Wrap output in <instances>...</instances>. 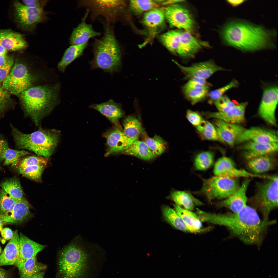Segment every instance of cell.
Returning a JSON list of instances; mask_svg holds the SVG:
<instances>
[{
	"label": "cell",
	"instance_id": "cell-57",
	"mask_svg": "<svg viewBox=\"0 0 278 278\" xmlns=\"http://www.w3.org/2000/svg\"><path fill=\"white\" fill-rule=\"evenodd\" d=\"M1 232L2 237L6 240L11 239L13 236V232L9 228L3 229Z\"/></svg>",
	"mask_w": 278,
	"mask_h": 278
},
{
	"label": "cell",
	"instance_id": "cell-19",
	"mask_svg": "<svg viewBox=\"0 0 278 278\" xmlns=\"http://www.w3.org/2000/svg\"><path fill=\"white\" fill-rule=\"evenodd\" d=\"M250 181V178H246L236 192L229 197L218 202L217 206L225 207L233 213L241 211L247 205V192Z\"/></svg>",
	"mask_w": 278,
	"mask_h": 278
},
{
	"label": "cell",
	"instance_id": "cell-4",
	"mask_svg": "<svg viewBox=\"0 0 278 278\" xmlns=\"http://www.w3.org/2000/svg\"><path fill=\"white\" fill-rule=\"evenodd\" d=\"M52 75L45 64L33 61L28 65L18 62L13 65L2 86L11 94H20L31 87L49 82Z\"/></svg>",
	"mask_w": 278,
	"mask_h": 278
},
{
	"label": "cell",
	"instance_id": "cell-44",
	"mask_svg": "<svg viewBox=\"0 0 278 278\" xmlns=\"http://www.w3.org/2000/svg\"><path fill=\"white\" fill-rule=\"evenodd\" d=\"M46 166L44 165H32L18 170L23 176L34 181H40Z\"/></svg>",
	"mask_w": 278,
	"mask_h": 278
},
{
	"label": "cell",
	"instance_id": "cell-60",
	"mask_svg": "<svg viewBox=\"0 0 278 278\" xmlns=\"http://www.w3.org/2000/svg\"><path fill=\"white\" fill-rule=\"evenodd\" d=\"M7 54L0 55V67L6 63L8 57Z\"/></svg>",
	"mask_w": 278,
	"mask_h": 278
},
{
	"label": "cell",
	"instance_id": "cell-24",
	"mask_svg": "<svg viewBox=\"0 0 278 278\" xmlns=\"http://www.w3.org/2000/svg\"><path fill=\"white\" fill-rule=\"evenodd\" d=\"M20 253L18 259L15 265L19 271L26 260L36 256L37 253L47 246L31 240L21 233L19 234Z\"/></svg>",
	"mask_w": 278,
	"mask_h": 278
},
{
	"label": "cell",
	"instance_id": "cell-54",
	"mask_svg": "<svg viewBox=\"0 0 278 278\" xmlns=\"http://www.w3.org/2000/svg\"><path fill=\"white\" fill-rule=\"evenodd\" d=\"M10 102V97L8 92L0 85V113L8 107Z\"/></svg>",
	"mask_w": 278,
	"mask_h": 278
},
{
	"label": "cell",
	"instance_id": "cell-31",
	"mask_svg": "<svg viewBox=\"0 0 278 278\" xmlns=\"http://www.w3.org/2000/svg\"><path fill=\"white\" fill-rule=\"evenodd\" d=\"M170 198L176 204L185 209L192 211L195 206H200L204 204L194 197L189 193L181 190H175L171 192Z\"/></svg>",
	"mask_w": 278,
	"mask_h": 278
},
{
	"label": "cell",
	"instance_id": "cell-1",
	"mask_svg": "<svg viewBox=\"0 0 278 278\" xmlns=\"http://www.w3.org/2000/svg\"><path fill=\"white\" fill-rule=\"evenodd\" d=\"M196 213L202 221L224 226L243 243L257 246L262 243L268 227L276 222L262 220L256 210L247 205L237 213L215 214L197 209Z\"/></svg>",
	"mask_w": 278,
	"mask_h": 278
},
{
	"label": "cell",
	"instance_id": "cell-37",
	"mask_svg": "<svg viewBox=\"0 0 278 278\" xmlns=\"http://www.w3.org/2000/svg\"><path fill=\"white\" fill-rule=\"evenodd\" d=\"M0 186L10 196L17 200L25 199L19 180L14 177L2 181Z\"/></svg>",
	"mask_w": 278,
	"mask_h": 278
},
{
	"label": "cell",
	"instance_id": "cell-16",
	"mask_svg": "<svg viewBox=\"0 0 278 278\" xmlns=\"http://www.w3.org/2000/svg\"><path fill=\"white\" fill-rule=\"evenodd\" d=\"M173 61L186 77L189 79L195 77L206 80L217 71L227 70L217 65L212 60L196 63L188 66L182 65L173 60Z\"/></svg>",
	"mask_w": 278,
	"mask_h": 278
},
{
	"label": "cell",
	"instance_id": "cell-49",
	"mask_svg": "<svg viewBox=\"0 0 278 278\" xmlns=\"http://www.w3.org/2000/svg\"><path fill=\"white\" fill-rule=\"evenodd\" d=\"M239 84L238 81L234 79L227 85L210 91L208 93L210 100L215 101L223 96L227 91L232 88L237 87Z\"/></svg>",
	"mask_w": 278,
	"mask_h": 278
},
{
	"label": "cell",
	"instance_id": "cell-13",
	"mask_svg": "<svg viewBox=\"0 0 278 278\" xmlns=\"http://www.w3.org/2000/svg\"><path fill=\"white\" fill-rule=\"evenodd\" d=\"M278 87L271 86L264 89L258 110L260 116L270 125H275V112L278 103Z\"/></svg>",
	"mask_w": 278,
	"mask_h": 278
},
{
	"label": "cell",
	"instance_id": "cell-18",
	"mask_svg": "<svg viewBox=\"0 0 278 278\" xmlns=\"http://www.w3.org/2000/svg\"><path fill=\"white\" fill-rule=\"evenodd\" d=\"M248 141L262 143H278L277 133L273 130L258 127L246 129L238 138L236 143Z\"/></svg>",
	"mask_w": 278,
	"mask_h": 278
},
{
	"label": "cell",
	"instance_id": "cell-51",
	"mask_svg": "<svg viewBox=\"0 0 278 278\" xmlns=\"http://www.w3.org/2000/svg\"><path fill=\"white\" fill-rule=\"evenodd\" d=\"M14 63L12 56H8L5 64L0 67V83H3L10 73Z\"/></svg>",
	"mask_w": 278,
	"mask_h": 278
},
{
	"label": "cell",
	"instance_id": "cell-8",
	"mask_svg": "<svg viewBox=\"0 0 278 278\" xmlns=\"http://www.w3.org/2000/svg\"><path fill=\"white\" fill-rule=\"evenodd\" d=\"M253 197L254 206L261 213L263 220L269 221L271 212L278 207V176L274 175L257 184Z\"/></svg>",
	"mask_w": 278,
	"mask_h": 278
},
{
	"label": "cell",
	"instance_id": "cell-21",
	"mask_svg": "<svg viewBox=\"0 0 278 278\" xmlns=\"http://www.w3.org/2000/svg\"><path fill=\"white\" fill-rule=\"evenodd\" d=\"M238 149L243 151V156L248 161L276 152L278 150V143H262L248 141Z\"/></svg>",
	"mask_w": 278,
	"mask_h": 278
},
{
	"label": "cell",
	"instance_id": "cell-7",
	"mask_svg": "<svg viewBox=\"0 0 278 278\" xmlns=\"http://www.w3.org/2000/svg\"><path fill=\"white\" fill-rule=\"evenodd\" d=\"M12 135L19 149H25L34 152L38 156L49 158L57 148L60 137V132L55 129L40 127L29 134L23 133L11 126Z\"/></svg>",
	"mask_w": 278,
	"mask_h": 278
},
{
	"label": "cell",
	"instance_id": "cell-5",
	"mask_svg": "<svg viewBox=\"0 0 278 278\" xmlns=\"http://www.w3.org/2000/svg\"><path fill=\"white\" fill-rule=\"evenodd\" d=\"M104 32L92 44L93 58L90 62L92 69L100 68L112 74L118 72L121 64L122 53L116 38L113 25L102 22Z\"/></svg>",
	"mask_w": 278,
	"mask_h": 278
},
{
	"label": "cell",
	"instance_id": "cell-33",
	"mask_svg": "<svg viewBox=\"0 0 278 278\" xmlns=\"http://www.w3.org/2000/svg\"><path fill=\"white\" fill-rule=\"evenodd\" d=\"M123 153L145 160H151L157 156L151 151L144 141L138 139L134 141Z\"/></svg>",
	"mask_w": 278,
	"mask_h": 278
},
{
	"label": "cell",
	"instance_id": "cell-22",
	"mask_svg": "<svg viewBox=\"0 0 278 278\" xmlns=\"http://www.w3.org/2000/svg\"><path fill=\"white\" fill-rule=\"evenodd\" d=\"M89 14L86 10L81 22L73 30L69 39L71 45H79L88 42L91 38L100 36L101 32L95 30L92 24L86 22V19Z\"/></svg>",
	"mask_w": 278,
	"mask_h": 278
},
{
	"label": "cell",
	"instance_id": "cell-15",
	"mask_svg": "<svg viewBox=\"0 0 278 278\" xmlns=\"http://www.w3.org/2000/svg\"><path fill=\"white\" fill-rule=\"evenodd\" d=\"M214 173L216 176L238 178H263L264 175L256 174L244 169L237 168L234 161L231 158L222 157L216 162L214 168Z\"/></svg>",
	"mask_w": 278,
	"mask_h": 278
},
{
	"label": "cell",
	"instance_id": "cell-61",
	"mask_svg": "<svg viewBox=\"0 0 278 278\" xmlns=\"http://www.w3.org/2000/svg\"><path fill=\"white\" fill-rule=\"evenodd\" d=\"M44 272L42 271L34 275L31 278H43Z\"/></svg>",
	"mask_w": 278,
	"mask_h": 278
},
{
	"label": "cell",
	"instance_id": "cell-39",
	"mask_svg": "<svg viewBox=\"0 0 278 278\" xmlns=\"http://www.w3.org/2000/svg\"><path fill=\"white\" fill-rule=\"evenodd\" d=\"M181 32L175 30L169 31L160 37L161 40L166 47L170 52L177 54L179 45Z\"/></svg>",
	"mask_w": 278,
	"mask_h": 278
},
{
	"label": "cell",
	"instance_id": "cell-35",
	"mask_svg": "<svg viewBox=\"0 0 278 278\" xmlns=\"http://www.w3.org/2000/svg\"><path fill=\"white\" fill-rule=\"evenodd\" d=\"M162 211L165 220L175 228L185 232L190 231L185 224L176 211L170 207L163 206Z\"/></svg>",
	"mask_w": 278,
	"mask_h": 278
},
{
	"label": "cell",
	"instance_id": "cell-53",
	"mask_svg": "<svg viewBox=\"0 0 278 278\" xmlns=\"http://www.w3.org/2000/svg\"><path fill=\"white\" fill-rule=\"evenodd\" d=\"M186 116L188 121L196 127L201 126L205 121L199 114L190 110L187 111Z\"/></svg>",
	"mask_w": 278,
	"mask_h": 278
},
{
	"label": "cell",
	"instance_id": "cell-63",
	"mask_svg": "<svg viewBox=\"0 0 278 278\" xmlns=\"http://www.w3.org/2000/svg\"><path fill=\"white\" fill-rule=\"evenodd\" d=\"M3 222L0 219V231L1 232L2 229H3Z\"/></svg>",
	"mask_w": 278,
	"mask_h": 278
},
{
	"label": "cell",
	"instance_id": "cell-2",
	"mask_svg": "<svg viewBox=\"0 0 278 278\" xmlns=\"http://www.w3.org/2000/svg\"><path fill=\"white\" fill-rule=\"evenodd\" d=\"M275 30H268L245 20L234 19L222 28L221 35L224 43L243 51H254L276 47Z\"/></svg>",
	"mask_w": 278,
	"mask_h": 278
},
{
	"label": "cell",
	"instance_id": "cell-50",
	"mask_svg": "<svg viewBox=\"0 0 278 278\" xmlns=\"http://www.w3.org/2000/svg\"><path fill=\"white\" fill-rule=\"evenodd\" d=\"M218 112H223L229 110L235 104L226 95H223L214 101Z\"/></svg>",
	"mask_w": 278,
	"mask_h": 278
},
{
	"label": "cell",
	"instance_id": "cell-48",
	"mask_svg": "<svg viewBox=\"0 0 278 278\" xmlns=\"http://www.w3.org/2000/svg\"><path fill=\"white\" fill-rule=\"evenodd\" d=\"M49 158L40 156L31 155L25 157L19 162L18 169L35 165H44L47 166Z\"/></svg>",
	"mask_w": 278,
	"mask_h": 278
},
{
	"label": "cell",
	"instance_id": "cell-3",
	"mask_svg": "<svg viewBox=\"0 0 278 278\" xmlns=\"http://www.w3.org/2000/svg\"><path fill=\"white\" fill-rule=\"evenodd\" d=\"M60 89L59 82L49 83L33 86L20 94L25 115L36 125L59 103Z\"/></svg>",
	"mask_w": 278,
	"mask_h": 278
},
{
	"label": "cell",
	"instance_id": "cell-12",
	"mask_svg": "<svg viewBox=\"0 0 278 278\" xmlns=\"http://www.w3.org/2000/svg\"><path fill=\"white\" fill-rule=\"evenodd\" d=\"M14 6L16 20L25 30L33 31L38 24L46 19V13L43 9L30 7L18 2Z\"/></svg>",
	"mask_w": 278,
	"mask_h": 278
},
{
	"label": "cell",
	"instance_id": "cell-43",
	"mask_svg": "<svg viewBox=\"0 0 278 278\" xmlns=\"http://www.w3.org/2000/svg\"><path fill=\"white\" fill-rule=\"evenodd\" d=\"M144 142L154 153L157 156L161 155L166 150L167 143L160 136L155 135L153 137L146 136Z\"/></svg>",
	"mask_w": 278,
	"mask_h": 278
},
{
	"label": "cell",
	"instance_id": "cell-28",
	"mask_svg": "<svg viewBox=\"0 0 278 278\" xmlns=\"http://www.w3.org/2000/svg\"><path fill=\"white\" fill-rule=\"evenodd\" d=\"M0 42L7 51L23 49L28 46L22 34L8 30H0Z\"/></svg>",
	"mask_w": 278,
	"mask_h": 278
},
{
	"label": "cell",
	"instance_id": "cell-34",
	"mask_svg": "<svg viewBox=\"0 0 278 278\" xmlns=\"http://www.w3.org/2000/svg\"><path fill=\"white\" fill-rule=\"evenodd\" d=\"M165 19L164 8L159 7L145 13L142 21L143 24L146 27L154 29L162 25Z\"/></svg>",
	"mask_w": 278,
	"mask_h": 278
},
{
	"label": "cell",
	"instance_id": "cell-52",
	"mask_svg": "<svg viewBox=\"0 0 278 278\" xmlns=\"http://www.w3.org/2000/svg\"><path fill=\"white\" fill-rule=\"evenodd\" d=\"M208 86L206 80L198 77H194L190 80L184 85L183 89H189Z\"/></svg>",
	"mask_w": 278,
	"mask_h": 278
},
{
	"label": "cell",
	"instance_id": "cell-42",
	"mask_svg": "<svg viewBox=\"0 0 278 278\" xmlns=\"http://www.w3.org/2000/svg\"><path fill=\"white\" fill-rule=\"evenodd\" d=\"M209 86L195 88L183 89L187 98L192 105H194L204 99L208 93Z\"/></svg>",
	"mask_w": 278,
	"mask_h": 278
},
{
	"label": "cell",
	"instance_id": "cell-6",
	"mask_svg": "<svg viewBox=\"0 0 278 278\" xmlns=\"http://www.w3.org/2000/svg\"><path fill=\"white\" fill-rule=\"evenodd\" d=\"M79 239L59 253L58 266L61 278H84L85 276L91 250L97 245Z\"/></svg>",
	"mask_w": 278,
	"mask_h": 278
},
{
	"label": "cell",
	"instance_id": "cell-32",
	"mask_svg": "<svg viewBox=\"0 0 278 278\" xmlns=\"http://www.w3.org/2000/svg\"><path fill=\"white\" fill-rule=\"evenodd\" d=\"M88 45L87 42L80 45H71L66 50L61 59L57 64L58 70L64 73L70 64L82 55Z\"/></svg>",
	"mask_w": 278,
	"mask_h": 278
},
{
	"label": "cell",
	"instance_id": "cell-56",
	"mask_svg": "<svg viewBox=\"0 0 278 278\" xmlns=\"http://www.w3.org/2000/svg\"><path fill=\"white\" fill-rule=\"evenodd\" d=\"M8 147L7 142L0 135V162L4 161V152Z\"/></svg>",
	"mask_w": 278,
	"mask_h": 278
},
{
	"label": "cell",
	"instance_id": "cell-23",
	"mask_svg": "<svg viewBox=\"0 0 278 278\" xmlns=\"http://www.w3.org/2000/svg\"><path fill=\"white\" fill-rule=\"evenodd\" d=\"M89 107L99 111L106 117L114 126L122 131L119 120L124 116V113L119 103L111 99L101 103L92 104Z\"/></svg>",
	"mask_w": 278,
	"mask_h": 278
},
{
	"label": "cell",
	"instance_id": "cell-40",
	"mask_svg": "<svg viewBox=\"0 0 278 278\" xmlns=\"http://www.w3.org/2000/svg\"><path fill=\"white\" fill-rule=\"evenodd\" d=\"M129 4L131 10L137 14L145 13L152 9L160 7L159 4L156 1L131 0Z\"/></svg>",
	"mask_w": 278,
	"mask_h": 278
},
{
	"label": "cell",
	"instance_id": "cell-62",
	"mask_svg": "<svg viewBox=\"0 0 278 278\" xmlns=\"http://www.w3.org/2000/svg\"><path fill=\"white\" fill-rule=\"evenodd\" d=\"M7 51L2 45L0 42V55L7 54Z\"/></svg>",
	"mask_w": 278,
	"mask_h": 278
},
{
	"label": "cell",
	"instance_id": "cell-29",
	"mask_svg": "<svg viewBox=\"0 0 278 278\" xmlns=\"http://www.w3.org/2000/svg\"><path fill=\"white\" fill-rule=\"evenodd\" d=\"M276 160L270 155L256 157L247 161L248 168L252 173L260 174L274 169Z\"/></svg>",
	"mask_w": 278,
	"mask_h": 278
},
{
	"label": "cell",
	"instance_id": "cell-26",
	"mask_svg": "<svg viewBox=\"0 0 278 278\" xmlns=\"http://www.w3.org/2000/svg\"><path fill=\"white\" fill-rule=\"evenodd\" d=\"M33 216L30 205L25 199L18 201L13 209L4 215H0V219L5 223H18Z\"/></svg>",
	"mask_w": 278,
	"mask_h": 278
},
{
	"label": "cell",
	"instance_id": "cell-25",
	"mask_svg": "<svg viewBox=\"0 0 278 278\" xmlns=\"http://www.w3.org/2000/svg\"><path fill=\"white\" fill-rule=\"evenodd\" d=\"M248 103L247 102L235 105L227 111L223 112H207L204 114L208 118H213L232 124H240L245 119V111Z\"/></svg>",
	"mask_w": 278,
	"mask_h": 278
},
{
	"label": "cell",
	"instance_id": "cell-64",
	"mask_svg": "<svg viewBox=\"0 0 278 278\" xmlns=\"http://www.w3.org/2000/svg\"><path fill=\"white\" fill-rule=\"evenodd\" d=\"M1 252V248L0 246V254Z\"/></svg>",
	"mask_w": 278,
	"mask_h": 278
},
{
	"label": "cell",
	"instance_id": "cell-30",
	"mask_svg": "<svg viewBox=\"0 0 278 278\" xmlns=\"http://www.w3.org/2000/svg\"><path fill=\"white\" fill-rule=\"evenodd\" d=\"M174 207L175 210L183 220L190 232L200 233L206 230L203 228L202 221L197 214L176 204Z\"/></svg>",
	"mask_w": 278,
	"mask_h": 278
},
{
	"label": "cell",
	"instance_id": "cell-41",
	"mask_svg": "<svg viewBox=\"0 0 278 278\" xmlns=\"http://www.w3.org/2000/svg\"><path fill=\"white\" fill-rule=\"evenodd\" d=\"M214 153L211 151H204L198 154L196 157L194 162L196 169L204 170L210 168L213 164Z\"/></svg>",
	"mask_w": 278,
	"mask_h": 278
},
{
	"label": "cell",
	"instance_id": "cell-47",
	"mask_svg": "<svg viewBox=\"0 0 278 278\" xmlns=\"http://www.w3.org/2000/svg\"><path fill=\"white\" fill-rule=\"evenodd\" d=\"M18 201L10 196L3 189H0V215L11 211Z\"/></svg>",
	"mask_w": 278,
	"mask_h": 278
},
{
	"label": "cell",
	"instance_id": "cell-38",
	"mask_svg": "<svg viewBox=\"0 0 278 278\" xmlns=\"http://www.w3.org/2000/svg\"><path fill=\"white\" fill-rule=\"evenodd\" d=\"M123 124V131L129 137H138L141 134L144 133L141 123L134 116H127L124 119Z\"/></svg>",
	"mask_w": 278,
	"mask_h": 278
},
{
	"label": "cell",
	"instance_id": "cell-45",
	"mask_svg": "<svg viewBox=\"0 0 278 278\" xmlns=\"http://www.w3.org/2000/svg\"><path fill=\"white\" fill-rule=\"evenodd\" d=\"M28 151L24 150H16L9 147L5 150L4 155L3 164L8 166L11 164L15 166L17 164L22 157L30 154Z\"/></svg>",
	"mask_w": 278,
	"mask_h": 278
},
{
	"label": "cell",
	"instance_id": "cell-27",
	"mask_svg": "<svg viewBox=\"0 0 278 278\" xmlns=\"http://www.w3.org/2000/svg\"><path fill=\"white\" fill-rule=\"evenodd\" d=\"M20 237L17 230L0 255V266L15 264L19 256Z\"/></svg>",
	"mask_w": 278,
	"mask_h": 278
},
{
	"label": "cell",
	"instance_id": "cell-9",
	"mask_svg": "<svg viewBox=\"0 0 278 278\" xmlns=\"http://www.w3.org/2000/svg\"><path fill=\"white\" fill-rule=\"evenodd\" d=\"M126 3L123 0H81L78 6L88 11L92 21L101 16L105 22L113 25L118 21Z\"/></svg>",
	"mask_w": 278,
	"mask_h": 278
},
{
	"label": "cell",
	"instance_id": "cell-10",
	"mask_svg": "<svg viewBox=\"0 0 278 278\" xmlns=\"http://www.w3.org/2000/svg\"><path fill=\"white\" fill-rule=\"evenodd\" d=\"M238 178L216 176L203 179L201 188L199 192L211 202L215 199L223 200L232 195L240 188Z\"/></svg>",
	"mask_w": 278,
	"mask_h": 278
},
{
	"label": "cell",
	"instance_id": "cell-59",
	"mask_svg": "<svg viewBox=\"0 0 278 278\" xmlns=\"http://www.w3.org/2000/svg\"><path fill=\"white\" fill-rule=\"evenodd\" d=\"M0 278H9L8 272L1 267H0Z\"/></svg>",
	"mask_w": 278,
	"mask_h": 278
},
{
	"label": "cell",
	"instance_id": "cell-36",
	"mask_svg": "<svg viewBox=\"0 0 278 278\" xmlns=\"http://www.w3.org/2000/svg\"><path fill=\"white\" fill-rule=\"evenodd\" d=\"M46 266L39 262L36 256L29 259L19 271L20 278H31L34 275L46 268Z\"/></svg>",
	"mask_w": 278,
	"mask_h": 278
},
{
	"label": "cell",
	"instance_id": "cell-11",
	"mask_svg": "<svg viewBox=\"0 0 278 278\" xmlns=\"http://www.w3.org/2000/svg\"><path fill=\"white\" fill-rule=\"evenodd\" d=\"M164 10L165 19L171 27L183 29L190 33L193 30L195 20L185 7L176 3L168 5Z\"/></svg>",
	"mask_w": 278,
	"mask_h": 278
},
{
	"label": "cell",
	"instance_id": "cell-58",
	"mask_svg": "<svg viewBox=\"0 0 278 278\" xmlns=\"http://www.w3.org/2000/svg\"><path fill=\"white\" fill-rule=\"evenodd\" d=\"M247 0H228L226 1L227 2L233 7H237L243 4Z\"/></svg>",
	"mask_w": 278,
	"mask_h": 278
},
{
	"label": "cell",
	"instance_id": "cell-46",
	"mask_svg": "<svg viewBox=\"0 0 278 278\" xmlns=\"http://www.w3.org/2000/svg\"><path fill=\"white\" fill-rule=\"evenodd\" d=\"M196 128L204 139L219 141L218 135L215 127L209 122L205 121L202 125Z\"/></svg>",
	"mask_w": 278,
	"mask_h": 278
},
{
	"label": "cell",
	"instance_id": "cell-20",
	"mask_svg": "<svg viewBox=\"0 0 278 278\" xmlns=\"http://www.w3.org/2000/svg\"><path fill=\"white\" fill-rule=\"evenodd\" d=\"M209 46L208 43L197 39L188 32H181L177 54L185 58L192 57L200 49Z\"/></svg>",
	"mask_w": 278,
	"mask_h": 278
},
{
	"label": "cell",
	"instance_id": "cell-14",
	"mask_svg": "<svg viewBox=\"0 0 278 278\" xmlns=\"http://www.w3.org/2000/svg\"><path fill=\"white\" fill-rule=\"evenodd\" d=\"M106 141V155L123 153L138 137L130 138L115 126L107 130L103 134Z\"/></svg>",
	"mask_w": 278,
	"mask_h": 278
},
{
	"label": "cell",
	"instance_id": "cell-55",
	"mask_svg": "<svg viewBox=\"0 0 278 278\" xmlns=\"http://www.w3.org/2000/svg\"><path fill=\"white\" fill-rule=\"evenodd\" d=\"M22 1L27 6L43 9L47 3V0H24Z\"/></svg>",
	"mask_w": 278,
	"mask_h": 278
},
{
	"label": "cell",
	"instance_id": "cell-17",
	"mask_svg": "<svg viewBox=\"0 0 278 278\" xmlns=\"http://www.w3.org/2000/svg\"><path fill=\"white\" fill-rule=\"evenodd\" d=\"M213 123L219 141L231 147L236 143L238 138L246 129L240 124L229 123L218 119H215Z\"/></svg>",
	"mask_w": 278,
	"mask_h": 278
}]
</instances>
